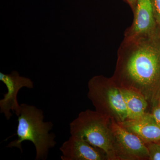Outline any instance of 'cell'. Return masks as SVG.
<instances>
[{
  "label": "cell",
  "mask_w": 160,
  "mask_h": 160,
  "mask_svg": "<svg viewBox=\"0 0 160 160\" xmlns=\"http://www.w3.org/2000/svg\"><path fill=\"white\" fill-rule=\"evenodd\" d=\"M62 160H102V150L82 139L71 135L60 147Z\"/></svg>",
  "instance_id": "7"
},
{
  "label": "cell",
  "mask_w": 160,
  "mask_h": 160,
  "mask_svg": "<svg viewBox=\"0 0 160 160\" xmlns=\"http://www.w3.org/2000/svg\"><path fill=\"white\" fill-rule=\"evenodd\" d=\"M152 115L155 121L160 126V105H158L155 107L152 111Z\"/></svg>",
  "instance_id": "13"
},
{
  "label": "cell",
  "mask_w": 160,
  "mask_h": 160,
  "mask_svg": "<svg viewBox=\"0 0 160 160\" xmlns=\"http://www.w3.org/2000/svg\"><path fill=\"white\" fill-rule=\"evenodd\" d=\"M111 129L118 152L129 158H149L148 147L141 138L114 122L111 123Z\"/></svg>",
  "instance_id": "5"
},
{
  "label": "cell",
  "mask_w": 160,
  "mask_h": 160,
  "mask_svg": "<svg viewBox=\"0 0 160 160\" xmlns=\"http://www.w3.org/2000/svg\"><path fill=\"white\" fill-rule=\"evenodd\" d=\"M69 131L71 135L102 149L109 158H116L118 151L113 134L102 113L90 110L81 112L69 124Z\"/></svg>",
  "instance_id": "3"
},
{
  "label": "cell",
  "mask_w": 160,
  "mask_h": 160,
  "mask_svg": "<svg viewBox=\"0 0 160 160\" xmlns=\"http://www.w3.org/2000/svg\"><path fill=\"white\" fill-rule=\"evenodd\" d=\"M118 74L140 87L160 85V31L124 37L118 50Z\"/></svg>",
  "instance_id": "1"
},
{
  "label": "cell",
  "mask_w": 160,
  "mask_h": 160,
  "mask_svg": "<svg viewBox=\"0 0 160 160\" xmlns=\"http://www.w3.org/2000/svg\"><path fill=\"white\" fill-rule=\"evenodd\" d=\"M158 105H160V95L159 98Z\"/></svg>",
  "instance_id": "15"
},
{
  "label": "cell",
  "mask_w": 160,
  "mask_h": 160,
  "mask_svg": "<svg viewBox=\"0 0 160 160\" xmlns=\"http://www.w3.org/2000/svg\"><path fill=\"white\" fill-rule=\"evenodd\" d=\"M124 1H125L126 3L129 4V6L131 7L132 11H134L138 0H124Z\"/></svg>",
  "instance_id": "14"
},
{
  "label": "cell",
  "mask_w": 160,
  "mask_h": 160,
  "mask_svg": "<svg viewBox=\"0 0 160 160\" xmlns=\"http://www.w3.org/2000/svg\"><path fill=\"white\" fill-rule=\"evenodd\" d=\"M0 81L6 85L7 89V93L4 94V98L0 100V112L4 114L6 119L9 120L12 115L11 111L18 117L20 114L21 106L17 100L18 92L23 87L32 89L34 85L31 79L21 76L16 71L9 74L0 72Z\"/></svg>",
  "instance_id": "4"
},
{
  "label": "cell",
  "mask_w": 160,
  "mask_h": 160,
  "mask_svg": "<svg viewBox=\"0 0 160 160\" xmlns=\"http://www.w3.org/2000/svg\"><path fill=\"white\" fill-rule=\"evenodd\" d=\"M128 112V120L139 118L146 114L148 104L142 95L132 89H120Z\"/></svg>",
  "instance_id": "9"
},
{
  "label": "cell",
  "mask_w": 160,
  "mask_h": 160,
  "mask_svg": "<svg viewBox=\"0 0 160 160\" xmlns=\"http://www.w3.org/2000/svg\"><path fill=\"white\" fill-rule=\"evenodd\" d=\"M155 18L158 28L160 31V0H152Z\"/></svg>",
  "instance_id": "12"
},
{
  "label": "cell",
  "mask_w": 160,
  "mask_h": 160,
  "mask_svg": "<svg viewBox=\"0 0 160 160\" xmlns=\"http://www.w3.org/2000/svg\"><path fill=\"white\" fill-rule=\"evenodd\" d=\"M132 24L125 32V37L149 34L160 31L155 18L152 0H138Z\"/></svg>",
  "instance_id": "6"
},
{
  "label": "cell",
  "mask_w": 160,
  "mask_h": 160,
  "mask_svg": "<svg viewBox=\"0 0 160 160\" xmlns=\"http://www.w3.org/2000/svg\"><path fill=\"white\" fill-rule=\"evenodd\" d=\"M119 124L144 142L150 143L160 141V126L152 114L146 113L139 118L126 120Z\"/></svg>",
  "instance_id": "8"
},
{
  "label": "cell",
  "mask_w": 160,
  "mask_h": 160,
  "mask_svg": "<svg viewBox=\"0 0 160 160\" xmlns=\"http://www.w3.org/2000/svg\"><path fill=\"white\" fill-rule=\"evenodd\" d=\"M147 147L149 150V159L160 160V144L150 142Z\"/></svg>",
  "instance_id": "11"
},
{
  "label": "cell",
  "mask_w": 160,
  "mask_h": 160,
  "mask_svg": "<svg viewBox=\"0 0 160 160\" xmlns=\"http://www.w3.org/2000/svg\"><path fill=\"white\" fill-rule=\"evenodd\" d=\"M20 114L18 116L16 139L10 142L7 148L16 147L22 152V144L25 141L33 143L36 149L35 160H46L49 149L56 145L54 133L49 131L53 127L51 122H44V116L42 109L35 106L21 104Z\"/></svg>",
  "instance_id": "2"
},
{
  "label": "cell",
  "mask_w": 160,
  "mask_h": 160,
  "mask_svg": "<svg viewBox=\"0 0 160 160\" xmlns=\"http://www.w3.org/2000/svg\"><path fill=\"white\" fill-rule=\"evenodd\" d=\"M107 90L106 98L112 110L117 115L121 122L128 120L127 106L120 89L112 87Z\"/></svg>",
  "instance_id": "10"
}]
</instances>
